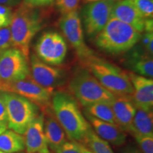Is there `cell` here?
<instances>
[{
    "label": "cell",
    "instance_id": "12",
    "mask_svg": "<svg viewBox=\"0 0 153 153\" xmlns=\"http://www.w3.org/2000/svg\"><path fill=\"white\" fill-rule=\"evenodd\" d=\"M30 76L42 87L53 91L65 83L66 72L59 68L46 64L32 54L30 57Z\"/></svg>",
    "mask_w": 153,
    "mask_h": 153
},
{
    "label": "cell",
    "instance_id": "13",
    "mask_svg": "<svg viewBox=\"0 0 153 153\" xmlns=\"http://www.w3.org/2000/svg\"><path fill=\"white\" fill-rule=\"evenodd\" d=\"M133 94L131 97L136 108L152 111L153 107V80L133 72L128 73Z\"/></svg>",
    "mask_w": 153,
    "mask_h": 153
},
{
    "label": "cell",
    "instance_id": "14",
    "mask_svg": "<svg viewBox=\"0 0 153 153\" xmlns=\"http://www.w3.org/2000/svg\"><path fill=\"white\" fill-rule=\"evenodd\" d=\"M25 150L26 153H48L44 133V114L39 113L25 132Z\"/></svg>",
    "mask_w": 153,
    "mask_h": 153
},
{
    "label": "cell",
    "instance_id": "40",
    "mask_svg": "<svg viewBox=\"0 0 153 153\" xmlns=\"http://www.w3.org/2000/svg\"><path fill=\"white\" fill-rule=\"evenodd\" d=\"M16 153H25L24 152H16Z\"/></svg>",
    "mask_w": 153,
    "mask_h": 153
},
{
    "label": "cell",
    "instance_id": "41",
    "mask_svg": "<svg viewBox=\"0 0 153 153\" xmlns=\"http://www.w3.org/2000/svg\"><path fill=\"white\" fill-rule=\"evenodd\" d=\"M48 153H50V152H48Z\"/></svg>",
    "mask_w": 153,
    "mask_h": 153
},
{
    "label": "cell",
    "instance_id": "19",
    "mask_svg": "<svg viewBox=\"0 0 153 153\" xmlns=\"http://www.w3.org/2000/svg\"><path fill=\"white\" fill-rule=\"evenodd\" d=\"M129 133H131L134 137L153 135L152 111H147L137 108Z\"/></svg>",
    "mask_w": 153,
    "mask_h": 153
},
{
    "label": "cell",
    "instance_id": "35",
    "mask_svg": "<svg viewBox=\"0 0 153 153\" xmlns=\"http://www.w3.org/2000/svg\"><path fill=\"white\" fill-rule=\"evenodd\" d=\"M123 153H143L138 148H135V147L129 145V146L126 147L124 149Z\"/></svg>",
    "mask_w": 153,
    "mask_h": 153
},
{
    "label": "cell",
    "instance_id": "16",
    "mask_svg": "<svg viewBox=\"0 0 153 153\" xmlns=\"http://www.w3.org/2000/svg\"><path fill=\"white\" fill-rule=\"evenodd\" d=\"M111 17L133 27L139 33L144 31L145 19L139 12L133 0H118L112 9Z\"/></svg>",
    "mask_w": 153,
    "mask_h": 153
},
{
    "label": "cell",
    "instance_id": "26",
    "mask_svg": "<svg viewBox=\"0 0 153 153\" xmlns=\"http://www.w3.org/2000/svg\"><path fill=\"white\" fill-rule=\"evenodd\" d=\"M143 153H153V135L135 137Z\"/></svg>",
    "mask_w": 153,
    "mask_h": 153
},
{
    "label": "cell",
    "instance_id": "3",
    "mask_svg": "<svg viewBox=\"0 0 153 153\" xmlns=\"http://www.w3.org/2000/svg\"><path fill=\"white\" fill-rule=\"evenodd\" d=\"M141 35L133 27L111 17L95 37L96 45L111 54L127 52L139 41Z\"/></svg>",
    "mask_w": 153,
    "mask_h": 153
},
{
    "label": "cell",
    "instance_id": "22",
    "mask_svg": "<svg viewBox=\"0 0 153 153\" xmlns=\"http://www.w3.org/2000/svg\"><path fill=\"white\" fill-rule=\"evenodd\" d=\"M85 112L99 120L108 122V123L116 124L111 103H95V104L85 106Z\"/></svg>",
    "mask_w": 153,
    "mask_h": 153
},
{
    "label": "cell",
    "instance_id": "37",
    "mask_svg": "<svg viewBox=\"0 0 153 153\" xmlns=\"http://www.w3.org/2000/svg\"><path fill=\"white\" fill-rule=\"evenodd\" d=\"M7 128H8V126H7V123L0 122V134L2 133L4 131H5L7 129Z\"/></svg>",
    "mask_w": 153,
    "mask_h": 153
},
{
    "label": "cell",
    "instance_id": "6",
    "mask_svg": "<svg viewBox=\"0 0 153 153\" xmlns=\"http://www.w3.org/2000/svg\"><path fill=\"white\" fill-rule=\"evenodd\" d=\"M6 106L7 126L24 135L28 126L39 114V106L27 99L10 92H1Z\"/></svg>",
    "mask_w": 153,
    "mask_h": 153
},
{
    "label": "cell",
    "instance_id": "15",
    "mask_svg": "<svg viewBox=\"0 0 153 153\" xmlns=\"http://www.w3.org/2000/svg\"><path fill=\"white\" fill-rule=\"evenodd\" d=\"M86 119L90 124L93 131L101 139L114 146L123 145L126 141V133L116 123L103 121L85 111Z\"/></svg>",
    "mask_w": 153,
    "mask_h": 153
},
{
    "label": "cell",
    "instance_id": "31",
    "mask_svg": "<svg viewBox=\"0 0 153 153\" xmlns=\"http://www.w3.org/2000/svg\"><path fill=\"white\" fill-rule=\"evenodd\" d=\"M54 1L55 0H24V2L30 7L37 8L51 5Z\"/></svg>",
    "mask_w": 153,
    "mask_h": 153
},
{
    "label": "cell",
    "instance_id": "20",
    "mask_svg": "<svg viewBox=\"0 0 153 153\" xmlns=\"http://www.w3.org/2000/svg\"><path fill=\"white\" fill-rule=\"evenodd\" d=\"M25 147L24 137L12 130L7 129L0 134V150L6 153L23 152Z\"/></svg>",
    "mask_w": 153,
    "mask_h": 153
},
{
    "label": "cell",
    "instance_id": "17",
    "mask_svg": "<svg viewBox=\"0 0 153 153\" xmlns=\"http://www.w3.org/2000/svg\"><path fill=\"white\" fill-rule=\"evenodd\" d=\"M111 105L116 124L123 131L129 133L137 109L131 95L116 96Z\"/></svg>",
    "mask_w": 153,
    "mask_h": 153
},
{
    "label": "cell",
    "instance_id": "38",
    "mask_svg": "<svg viewBox=\"0 0 153 153\" xmlns=\"http://www.w3.org/2000/svg\"><path fill=\"white\" fill-rule=\"evenodd\" d=\"M84 3L87 4L90 2H94V1H106V0H82ZM114 1H118V0H114Z\"/></svg>",
    "mask_w": 153,
    "mask_h": 153
},
{
    "label": "cell",
    "instance_id": "30",
    "mask_svg": "<svg viewBox=\"0 0 153 153\" xmlns=\"http://www.w3.org/2000/svg\"><path fill=\"white\" fill-rule=\"evenodd\" d=\"M143 44L148 54L152 56L153 53V33L145 32L142 38Z\"/></svg>",
    "mask_w": 153,
    "mask_h": 153
},
{
    "label": "cell",
    "instance_id": "8",
    "mask_svg": "<svg viewBox=\"0 0 153 153\" xmlns=\"http://www.w3.org/2000/svg\"><path fill=\"white\" fill-rule=\"evenodd\" d=\"M30 75L28 59L22 51L11 47L0 52V81L15 82Z\"/></svg>",
    "mask_w": 153,
    "mask_h": 153
},
{
    "label": "cell",
    "instance_id": "11",
    "mask_svg": "<svg viewBox=\"0 0 153 153\" xmlns=\"http://www.w3.org/2000/svg\"><path fill=\"white\" fill-rule=\"evenodd\" d=\"M60 26L65 36L75 50L78 57L83 62L94 55L85 43L81 18L77 11L62 15Z\"/></svg>",
    "mask_w": 153,
    "mask_h": 153
},
{
    "label": "cell",
    "instance_id": "33",
    "mask_svg": "<svg viewBox=\"0 0 153 153\" xmlns=\"http://www.w3.org/2000/svg\"><path fill=\"white\" fill-rule=\"evenodd\" d=\"M22 0H0V4L11 7L13 6L19 5Z\"/></svg>",
    "mask_w": 153,
    "mask_h": 153
},
{
    "label": "cell",
    "instance_id": "28",
    "mask_svg": "<svg viewBox=\"0 0 153 153\" xmlns=\"http://www.w3.org/2000/svg\"><path fill=\"white\" fill-rule=\"evenodd\" d=\"M12 12L11 7L0 4V28L10 26Z\"/></svg>",
    "mask_w": 153,
    "mask_h": 153
},
{
    "label": "cell",
    "instance_id": "36",
    "mask_svg": "<svg viewBox=\"0 0 153 153\" xmlns=\"http://www.w3.org/2000/svg\"><path fill=\"white\" fill-rule=\"evenodd\" d=\"M80 150H81V153H94L92 151H91L89 149H88L87 147L80 143Z\"/></svg>",
    "mask_w": 153,
    "mask_h": 153
},
{
    "label": "cell",
    "instance_id": "32",
    "mask_svg": "<svg viewBox=\"0 0 153 153\" xmlns=\"http://www.w3.org/2000/svg\"><path fill=\"white\" fill-rule=\"evenodd\" d=\"M0 122L7 124V110H6L4 101L1 94H0Z\"/></svg>",
    "mask_w": 153,
    "mask_h": 153
},
{
    "label": "cell",
    "instance_id": "9",
    "mask_svg": "<svg viewBox=\"0 0 153 153\" xmlns=\"http://www.w3.org/2000/svg\"><path fill=\"white\" fill-rule=\"evenodd\" d=\"M35 51L37 57L43 62L50 65L57 66L65 59L68 45L60 34L49 31L39 38L36 44Z\"/></svg>",
    "mask_w": 153,
    "mask_h": 153
},
{
    "label": "cell",
    "instance_id": "5",
    "mask_svg": "<svg viewBox=\"0 0 153 153\" xmlns=\"http://www.w3.org/2000/svg\"><path fill=\"white\" fill-rule=\"evenodd\" d=\"M70 93L84 107L98 102L111 103L114 94L103 87L87 69H79L68 83Z\"/></svg>",
    "mask_w": 153,
    "mask_h": 153
},
{
    "label": "cell",
    "instance_id": "1",
    "mask_svg": "<svg viewBox=\"0 0 153 153\" xmlns=\"http://www.w3.org/2000/svg\"><path fill=\"white\" fill-rule=\"evenodd\" d=\"M51 103L53 114L67 136L81 143L91 126L82 114L78 101L70 93L57 91Z\"/></svg>",
    "mask_w": 153,
    "mask_h": 153
},
{
    "label": "cell",
    "instance_id": "39",
    "mask_svg": "<svg viewBox=\"0 0 153 153\" xmlns=\"http://www.w3.org/2000/svg\"><path fill=\"white\" fill-rule=\"evenodd\" d=\"M0 153H6V152H2V151H1V150H0Z\"/></svg>",
    "mask_w": 153,
    "mask_h": 153
},
{
    "label": "cell",
    "instance_id": "23",
    "mask_svg": "<svg viewBox=\"0 0 153 153\" xmlns=\"http://www.w3.org/2000/svg\"><path fill=\"white\" fill-rule=\"evenodd\" d=\"M81 143L94 153H114L109 143L99 137L92 128L88 131Z\"/></svg>",
    "mask_w": 153,
    "mask_h": 153
},
{
    "label": "cell",
    "instance_id": "34",
    "mask_svg": "<svg viewBox=\"0 0 153 153\" xmlns=\"http://www.w3.org/2000/svg\"><path fill=\"white\" fill-rule=\"evenodd\" d=\"M144 30L148 33H152L153 31V21L152 19H145Z\"/></svg>",
    "mask_w": 153,
    "mask_h": 153
},
{
    "label": "cell",
    "instance_id": "25",
    "mask_svg": "<svg viewBox=\"0 0 153 153\" xmlns=\"http://www.w3.org/2000/svg\"><path fill=\"white\" fill-rule=\"evenodd\" d=\"M133 2L145 19H152L153 0H133Z\"/></svg>",
    "mask_w": 153,
    "mask_h": 153
},
{
    "label": "cell",
    "instance_id": "10",
    "mask_svg": "<svg viewBox=\"0 0 153 153\" xmlns=\"http://www.w3.org/2000/svg\"><path fill=\"white\" fill-rule=\"evenodd\" d=\"M116 1L106 0L87 3L83 8L82 18L87 35L96 37L111 18L112 9Z\"/></svg>",
    "mask_w": 153,
    "mask_h": 153
},
{
    "label": "cell",
    "instance_id": "21",
    "mask_svg": "<svg viewBox=\"0 0 153 153\" xmlns=\"http://www.w3.org/2000/svg\"><path fill=\"white\" fill-rule=\"evenodd\" d=\"M129 67L135 73L145 77L152 78L153 76V60L150 55H135L128 62Z\"/></svg>",
    "mask_w": 153,
    "mask_h": 153
},
{
    "label": "cell",
    "instance_id": "7",
    "mask_svg": "<svg viewBox=\"0 0 153 153\" xmlns=\"http://www.w3.org/2000/svg\"><path fill=\"white\" fill-rule=\"evenodd\" d=\"M0 91L22 96L43 109L50 106L53 94V91L38 85L30 75L26 79L15 82L0 81Z\"/></svg>",
    "mask_w": 153,
    "mask_h": 153
},
{
    "label": "cell",
    "instance_id": "18",
    "mask_svg": "<svg viewBox=\"0 0 153 153\" xmlns=\"http://www.w3.org/2000/svg\"><path fill=\"white\" fill-rule=\"evenodd\" d=\"M44 133L48 147L55 152L57 149L67 142V135L53 114L51 107L43 109Z\"/></svg>",
    "mask_w": 153,
    "mask_h": 153
},
{
    "label": "cell",
    "instance_id": "27",
    "mask_svg": "<svg viewBox=\"0 0 153 153\" xmlns=\"http://www.w3.org/2000/svg\"><path fill=\"white\" fill-rule=\"evenodd\" d=\"M13 47L10 28H0V52Z\"/></svg>",
    "mask_w": 153,
    "mask_h": 153
},
{
    "label": "cell",
    "instance_id": "4",
    "mask_svg": "<svg viewBox=\"0 0 153 153\" xmlns=\"http://www.w3.org/2000/svg\"><path fill=\"white\" fill-rule=\"evenodd\" d=\"M84 62L87 67V70L113 94L132 95L133 89L128 73L122 69L94 55Z\"/></svg>",
    "mask_w": 153,
    "mask_h": 153
},
{
    "label": "cell",
    "instance_id": "24",
    "mask_svg": "<svg viewBox=\"0 0 153 153\" xmlns=\"http://www.w3.org/2000/svg\"><path fill=\"white\" fill-rule=\"evenodd\" d=\"M58 11L62 15L77 11L81 0H55Z\"/></svg>",
    "mask_w": 153,
    "mask_h": 153
},
{
    "label": "cell",
    "instance_id": "29",
    "mask_svg": "<svg viewBox=\"0 0 153 153\" xmlns=\"http://www.w3.org/2000/svg\"><path fill=\"white\" fill-rule=\"evenodd\" d=\"M54 153H81L80 143L75 141H67Z\"/></svg>",
    "mask_w": 153,
    "mask_h": 153
},
{
    "label": "cell",
    "instance_id": "2",
    "mask_svg": "<svg viewBox=\"0 0 153 153\" xmlns=\"http://www.w3.org/2000/svg\"><path fill=\"white\" fill-rule=\"evenodd\" d=\"M42 26L41 16L37 9L24 2L12 12L10 26L13 47L28 59L30 44Z\"/></svg>",
    "mask_w": 153,
    "mask_h": 153
}]
</instances>
